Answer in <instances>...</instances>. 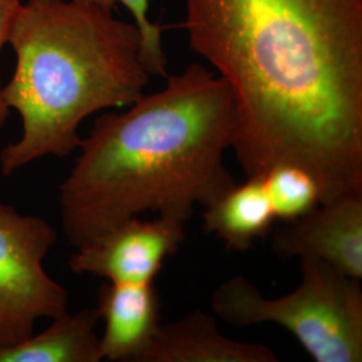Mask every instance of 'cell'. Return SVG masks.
<instances>
[{
    "instance_id": "cell-1",
    "label": "cell",
    "mask_w": 362,
    "mask_h": 362,
    "mask_svg": "<svg viewBox=\"0 0 362 362\" xmlns=\"http://www.w3.org/2000/svg\"><path fill=\"white\" fill-rule=\"evenodd\" d=\"M184 26L233 93L247 179L293 164L321 204L362 192V0H185Z\"/></svg>"
},
{
    "instance_id": "cell-2",
    "label": "cell",
    "mask_w": 362,
    "mask_h": 362,
    "mask_svg": "<svg viewBox=\"0 0 362 362\" xmlns=\"http://www.w3.org/2000/svg\"><path fill=\"white\" fill-rule=\"evenodd\" d=\"M127 107L95 119L59 187L62 230L76 248L145 212L185 223L235 184L224 165L235 104L215 71L192 64Z\"/></svg>"
},
{
    "instance_id": "cell-3",
    "label": "cell",
    "mask_w": 362,
    "mask_h": 362,
    "mask_svg": "<svg viewBox=\"0 0 362 362\" xmlns=\"http://www.w3.org/2000/svg\"><path fill=\"white\" fill-rule=\"evenodd\" d=\"M8 45L16 65L3 98L21 116L22 136L0 152L3 176L46 156L70 155L88 117L127 107L152 77L137 26L76 0L23 1Z\"/></svg>"
},
{
    "instance_id": "cell-4",
    "label": "cell",
    "mask_w": 362,
    "mask_h": 362,
    "mask_svg": "<svg viewBox=\"0 0 362 362\" xmlns=\"http://www.w3.org/2000/svg\"><path fill=\"white\" fill-rule=\"evenodd\" d=\"M299 260L300 284L294 291L270 299L238 275L215 290L212 313L236 327L279 325L315 362H361V281L315 259Z\"/></svg>"
},
{
    "instance_id": "cell-5",
    "label": "cell",
    "mask_w": 362,
    "mask_h": 362,
    "mask_svg": "<svg viewBox=\"0 0 362 362\" xmlns=\"http://www.w3.org/2000/svg\"><path fill=\"white\" fill-rule=\"evenodd\" d=\"M57 231L0 202V346L34 334L40 318L67 311V291L43 267Z\"/></svg>"
},
{
    "instance_id": "cell-6",
    "label": "cell",
    "mask_w": 362,
    "mask_h": 362,
    "mask_svg": "<svg viewBox=\"0 0 362 362\" xmlns=\"http://www.w3.org/2000/svg\"><path fill=\"white\" fill-rule=\"evenodd\" d=\"M180 220L132 218L77 247L69 266L74 274H90L110 284H153L165 260L185 240Z\"/></svg>"
},
{
    "instance_id": "cell-7",
    "label": "cell",
    "mask_w": 362,
    "mask_h": 362,
    "mask_svg": "<svg viewBox=\"0 0 362 362\" xmlns=\"http://www.w3.org/2000/svg\"><path fill=\"white\" fill-rule=\"evenodd\" d=\"M272 248L279 258L315 259L361 281L362 192L342 194L287 223Z\"/></svg>"
},
{
    "instance_id": "cell-8",
    "label": "cell",
    "mask_w": 362,
    "mask_h": 362,
    "mask_svg": "<svg viewBox=\"0 0 362 362\" xmlns=\"http://www.w3.org/2000/svg\"><path fill=\"white\" fill-rule=\"evenodd\" d=\"M97 311L104 320L103 360L139 362L160 329V299L153 284H105Z\"/></svg>"
},
{
    "instance_id": "cell-9",
    "label": "cell",
    "mask_w": 362,
    "mask_h": 362,
    "mask_svg": "<svg viewBox=\"0 0 362 362\" xmlns=\"http://www.w3.org/2000/svg\"><path fill=\"white\" fill-rule=\"evenodd\" d=\"M266 345L227 338L215 317L196 309L180 320L161 325L139 362H278Z\"/></svg>"
},
{
    "instance_id": "cell-10",
    "label": "cell",
    "mask_w": 362,
    "mask_h": 362,
    "mask_svg": "<svg viewBox=\"0 0 362 362\" xmlns=\"http://www.w3.org/2000/svg\"><path fill=\"white\" fill-rule=\"evenodd\" d=\"M100 321L97 309H83L52 318L38 336L31 334L18 344L0 346V362H100Z\"/></svg>"
},
{
    "instance_id": "cell-11",
    "label": "cell",
    "mask_w": 362,
    "mask_h": 362,
    "mask_svg": "<svg viewBox=\"0 0 362 362\" xmlns=\"http://www.w3.org/2000/svg\"><path fill=\"white\" fill-rule=\"evenodd\" d=\"M275 220L260 177H248L211 203L203 214V228L215 233L227 248L247 251L266 236Z\"/></svg>"
},
{
    "instance_id": "cell-12",
    "label": "cell",
    "mask_w": 362,
    "mask_h": 362,
    "mask_svg": "<svg viewBox=\"0 0 362 362\" xmlns=\"http://www.w3.org/2000/svg\"><path fill=\"white\" fill-rule=\"evenodd\" d=\"M263 181L275 220L286 223L300 219L321 204V192L306 169L282 164L270 169Z\"/></svg>"
},
{
    "instance_id": "cell-13",
    "label": "cell",
    "mask_w": 362,
    "mask_h": 362,
    "mask_svg": "<svg viewBox=\"0 0 362 362\" xmlns=\"http://www.w3.org/2000/svg\"><path fill=\"white\" fill-rule=\"evenodd\" d=\"M79 3L113 10L117 4L124 6L130 15L132 22L137 26L141 35V61L151 76L167 77L168 59L164 50L163 27L149 18L151 0H76Z\"/></svg>"
},
{
    "instance_id": "cell-14",
    "label": "cell",
    "mask_w": 362,
    "mask_h": 362,
    "mask_svg": "<svg viewBox=\"0 0 362 362\" xmlns=\"http://www.w3.org/2000/svg\"><path fill=\"white\" fill-rule=\"evenodd\" d=\"M22 0H0V54L11 34L15 16L22 6ZM10 115V109L3 98V86L0 83V130L4 127Z\"/></svg>"
}]
</instances>
